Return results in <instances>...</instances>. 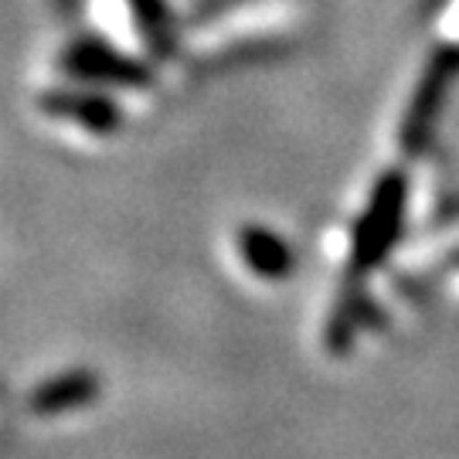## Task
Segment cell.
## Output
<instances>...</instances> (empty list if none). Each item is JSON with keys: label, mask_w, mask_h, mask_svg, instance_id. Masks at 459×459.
<instances>
[{"label": "cell", "mask_w": 459, "mask_h": 459, "mask_svg": "<svg viewBox=\"0 0 459 459\" xmlns=\"http://www.w3.org/2000/svg\"><path fill=\"white\" fill-rule=\"evenodd\" d=\"M58 65L72 79L106 82V85H116V89H136V92L153 89V82H157V75H153V68L147 62H140L136 55H126V51L113 48V45H106L99 38L72 41L62 51Z\"/></svg>", "instance_id": "obj_3"}, {"label": "cell", "mask_w": 459, "mask_h": 459, "mask_svg": "<svg viewBox=\"0 0 459 459\" xmlns=\"http://www.w3.org/2000/svg\"><path fill=\"white\" fill-rule=\"evenodd\" d=\"M405 208H409V174L402 167H388L375 181L364 212L351 229L347 282H364L368 273H375L392 255L405 229Z\"/></svg>", "instance_id": "obj_1"}, {"label": "cell", "mask_w": 459, "mask_h": 459, "mask_svg": "<svg viewBox=\"0 0 459 459\" xmlns=\"http://www.w3.org/2000/svg\"><path fill=\"white\" fill-rule=\"evenodd\" d=\"M133 17V28L153 58H170L178 51V28L167 0H123Z\"/></svg>", "instance_id": "obj_7"}, {"label": "cell", "mask_w": 459, "mask_h": 459, "mask_svg": "<svg viewBox=\"0 0 459 459\" xmlns=\"http://www.w3.org/2000/svg\"><path fill=\"white\" fill-rule=\"evenodd\" d=\"M449 276H459V246L443 252V255H439L436 263H429L426 269L398 279V293L422 296V293H429V290H436V282H443V279H449Z\"/></svg>", "instance_id": "obj_8"}, {"label": "cell", "mask_w": 459, "mask_h": 459, "mask_svg": "<svg viewBox=\"0 0 459 459\" xmlns=\"http://www.w3.org/2000/svg\"><path fill=\"white\" fill-rule=\"evenodd\" d=\"M235 248H238L248 273H255L259 279H269V282L286 279L296 265L290 242L279 231L265 229V225H238Z\"/></svg>", "instance_id": "obj_6"}, {"label": "cell", "mask_w": 459, "mask_h": 459, "mask_svg": "<svg viewBox=\"0 0 459 459\" xmlns=\"http://www.w3.org/2000/svg\"><path fill=\"white\" fill-rule=\"evenodd\" d=\"M456 75L459 45H443L439 51L429 55V62L419 72V82L411 89V99L409 106H405V116H402V126H398V150H402V157L415 160L419 153H426Z\"/></svg>", "instance_id": "obj_2"}, {"label": "cell", "mask_w": 459, "mask_h": 459, "mask_svg": "<svg viewBox=\"0 0 459 459\" xmlns=\"http://www.w3.org/2000/svg\"><path fill=\"white\" fill-rule=\"evenodd\" d=\"M34 106L48 119H65L79 130L92 136H113L123 126V109L119 102L102 92H85V89H45L34 99Z\"/></svg>", "instance_id": "obj_4"}, {"label": "cell", "mask_w": 459, "mask_h": 459, "mask_svg": "<svg viewBox=\"0 0 459 459\" xmlns=\"http://www.w3.org/2000/svg\"><path fill=\"white\" fill-rule=\"evenodd\" d=\"M99 394H102V377L92 368H72L65 375L41 381L28 394V411L38 419H55V415H68V411L96 405Z\"/></svg>", "instance_id": "obj_5"}]
</instances>
